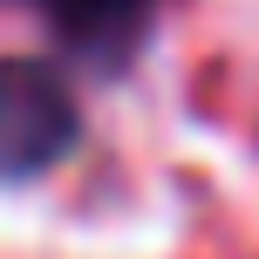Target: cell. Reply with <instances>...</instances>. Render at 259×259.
<instances>
[{"label":"cell","instance_id":"cell-1","mask_svg":"<svg viewBox=\"0 0 259 259\" xmlns=\"http://www.w3.org/2000/svg\"><path fill=\"white\" fill-rule=\"evenodd\" d=\"M82 137V109L48 62H0V184L55 170Z\"/></svg>","mask_w":259,"mask_h":259},{"label":"cell","instance_id":"cell-2","mask_svg":"<svg viewBox=\"0 0 259 259\" xmlns=\"http://www.w3.org/2000/svg\"><path fill=\"white\" fill-rule=\"evenodd\" d=\"M48 14V27L62 41H75L82 55H130V41L143 34V21L157 14V0H34Z\"/></svg>","mask_w":259,"mask_h":259}]
</instances>
